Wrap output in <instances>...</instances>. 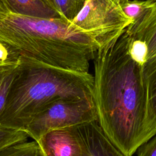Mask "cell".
I'll return each mask as SVG.
<instances>
[{
    "mask_svg": "<svg viewBox=\"0 0 156 156\" xmlns=\"http://www.w3.org/2000/svg\"><path fill=\"white\" fill-rule=\"evenodd\" d=\"M36 142L43 156H81V146L74 126L51 130Z\"/></svg>",
    "mask_w": 156,
    "mask_h": 156,
    "instance_id": "obj_7",
    "label": "cell"
},
{
    "mask_svg": "<svg viewBox=\"0 0 156 156\" xmlns=\"http://www.w3.org/2000/svg\"><path fill=\"white\" fill-rule=\"evenodd\" d=\"M128 51L130 57L143 67L146 62L147 57L146 44L143 41L133 39L129 36Z\"/></svg>",
    "mask_w": 156,
    "mask_h": 156,
    "instance_id": "obj_16",
    "label": "cell"
},
{
    "mask_svg": "<svg viewBox=\"0 0 156 156\" xmlns=\"http://www.w3.org/2000/svg\"><path fill=\"white\" fill-rule=\"evenodd\" d=\"M143 76L147 98L145 129L147 141L156 135V55L147 60L143 66Z\"/></svg>",
    "mask_w": 156,
    "mask_h": 156,
    "instance_id": "obj_8",
    "label": "cell"
},
{
    "mask_svg": "<svg viewBox=\"0 0 156 156\" xmlns=\"http://www.w3.org/2000/svg\"><path fill=\"white\" fill-rule=\"evenodd\" d=\"M137 156H156V135L137 149Z\"/></svg>",
    "mask_w": 156,
    "mask_h": 156,
    "instance_id": "obj_18",
    "label": "cell"
},
{
    "mask_svg": "<svg viewBox=\"0 0 156 156\" xmlns=\"http://www.w3.org/2000/svg\"><path fill=\"white\" fill-rule=\"evenodd\" d=\"M7 12L41 18H62L43 0H0Z\"/></svg>",
    "mask_w": 156,
    "mask_h": 156,
    "instance_id": "obj_10",
    "label": "cell"
},
{
    "mask_svg": "<svg viewBox=\"0 0 156 156\" xmlns=\"http://www.w3.org/2000/svg\"><path fill=\"white\" fill-rule=\"evenodd\" d=\"M93 83L89 72L21 66L9 91L0 127L24 130L38 113L59 99L92 100Z\"/></svg>",
    "mask_w": 156,
    "mask_h": 156,
    "instance_id": "obj_3",
    "label": "cell"
},
{
    "mask_svg": "<svg viewBox=\"0 0 156 156\" xmlns=\"http://www.w3.org/2000/svg\"><path fill=\"white\" fill-rule=\"evenodd\" d=\"M62 18L71 21L87 0H43Z\"/></svg>",
    "mask_w": 156,
    "mask_h": 156,
    "instance_id": "obj_12",
    "label": "cell"
},
{
    "mask_svg": "<svg viewBox=\"0 0 156 156\" xmlns=\"http://www.w3.org/2000/svg\"><path fill=\"white\" fill-rule=\"evenodd\" d=\"M98 120L93 99H63L55 101L38 113L25 128L29 138L36 141L43 134Z\"/></svg>",
    "mask_w": 156,
    "mask_h": 156,
    "instance_id": "obj_5",
    "label": "cell"
},
{
    "mask_svg": "<svg viewBox=\"0 0 156 156\" xmlns=\"http://www.w3.org/2000/svg\"><path fill=\"white\" fill-rule=\"evenodd\" d=\"M21 65L17 55L0 42V68Z\"/></svg>",
    "mask_w": 156,
    "mask_h": 156,
    "instance_id": "obj_17",
    "label": "cell"
},
{
    "mask_svg": "<svg viewBox=\"0 0 156 156\" xmlns=\"http://www.w3.org/2000/svg\"><path fill=\"white\" fill-rule=\"evenodd\" d=\"M70 23L101 49L116 41L133 21L113 0H87Z\"/></svg>",
    "mask_w": 156,
    "mask_h": 156,
    "instance_id": "obj_4",
    "label": "cell"
},
{
    "mask_svg": "<svg viewBox=\"0 0 156 156\" xmlns=\"http://www.w3.org/2000/svg\"><path fill=\"white\" fill-rule=\"evenodd\" d=\"M149 1H152V2H156V0H149Z\"/></svg>",
    "mask_w": 156,
    "mask_h": 156,
    "instance_id": "obj_21",
    "label": "cell"
},
{
    "mask_svg": "<svg viewBox=\"0 0 156 156\" xmlns=\"http://www.w3.org/2000/svg\"><path fill=\"white\" fill-rule=\"evenodd\" d=\"M113 1H115V2H116V1H116V0H113Z\"/></svg>",
    "mask_w": 156,
    "mask_h": 156,
    "instance_id": "obj_22",
    "label": "cell"
},
{
    "mask_svg": "<svg viewBox=\"0 0 156 156\" xmlns=\"http://www.w3.org/2000/svg\"><path fill=\"white\" fill-rule=\"evenodd\" d=\"M0 42L22 67L88 72L98 44L62 18H41L0 12Z\"/></svg>",
    "mask_w": 156,
    "mask_h": 156,
    "instance_id": "obj_2",
    "label": "cell"
},
{
    "mask_svg": "<svg viewBox=\"0 0 156 156\" xmlns=\"http://www.w3.org/2000/svg\"><path fill=\"white\" fill-rule=\"evenodd\" d=\"M74 127L81 146V156H127L108 138L98 120Z\"/></svg>",
    "mask_w": 156,
    "mask_h": 156,
    "instance_id": "obj_6",
    "label": "cell"
},
{
    "mask_svg": "<svg viewBox=\"0 0 156 156\" xmlns=\"http://www.w3.org/2000/svg\"><path fill=\"white\" fill-rule=\"evenodd\" d=\"M154 2L149 0H129L120 6L123 12L133 23L139 20L153 6Z\"/></svg>",
    "mask_w": 156,
    "mask_h": 156,
    "instance_id": "obj_13",
    "label": "cell"
},
{
    "mask_svg": "<svg viewBox=\"0 0 156 156\" xmlns=\"http://www.w3.org/2000/svg\"><path fill=\"white\" fill-rule=\"evenodd\" d=\"M129 41L125 31L98 50L93 99L104 133L125 155L132 156L146 142L147 98L143 67L130 57Z\"/></svg>",
    "mask_w": 156,
    "mask_h": 156,
    "instance_id": "obj_1",
    "label": "cell"
},
{
    "mask_svg": "<svg viewBox=\"0 0 156 156\" xmlns=\"http://www.w3.org/2000/svg\"><path fill=\"white\" fill-rule=\"evenodd\" d=\"M129 1V0H116L115 1H116V2L117 4L121 5V4H124V3H126V2Z\"/></svg>",
    "mask_w": 156,
    "mask_h": 156,
    "instance_id": "obj_19",
    "label": "cell"
},
{
    "mask_svg": "<svg viewBox=\"0 0 156 156\" xmlns=\"http://www.w3.org/2000/svg\"><path fill=\"white\" fill-rule=\"evenodd\" d=\"M0 12H6L5 9H4V7H3V5H2V4L0 2Z\"/></svg>",
    "mask_w": 156,
    "mask_h": 156,
    "instance_id": "obj_20",
    "label": "cell"
},
{
    "mask_svg": "<svg viewBox=\"0 0 156 156\" xmlns=\"http://www.w3.org/2000/svg\"><path fill=\"white\" fill-rule=\"evenodd\" d=\"M0 156H43L35 141H26L17 144L4 150Z\"/></svg>",
    "mask_w": 156,
    "mask_h": 156,
    "instance_id": "obj_15",
    "label": "cell"
},
{
    "mask_svg": "<svg viewBox=\"0 0 156 156\" xmlns=\"http://www.w3.org/2000/svg\"><path fill=\"white\" fill-rule=\"evenodd\" d=\"M21 65L0 68V118L4 110L9 91L18 76Z\"/></svg>",
    "mask_w": 156,
    "mask_h": 156,
    "instance_id": "obj_11",
    "label": "cell"
},
{
    "mask_svg": "<svg viewBox=\"0 0 156 156\" xmlns=\"http://www.w3.org/2000/svg\"><path fill=\"white\" fill-rule=\"evenodd\" d=\"M28 138L24 130L0 127V154L11 146L27 141Z\"/></svg>",
    "mask_w": 156,
    "mask_h": 156,
    "instance_id": "obj_14",
    "label": "cell"
},
{
    "mask_svg": "<svg viewBox=\"0 0 156 156\" xmlns=\"http://www.w3.org/2000/svg\"><path fill=\"white\" fill-rule=\"evenodd\" d=\"M126 31L131 38L141 40L146 44L147 60L156 55V2L139 20L129 26Z\"/></svg>",
    "mask_w": 156,
    "mask_h": 156,
    "instance_id": "obj_9",
    "label": "cell"
}]
</instances>
